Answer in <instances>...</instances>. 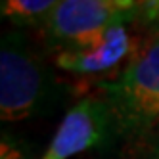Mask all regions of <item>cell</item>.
<instances>
[{"label":"cell","instance_id":"ba28073f","mask_svg":"<svg viewBox=\"0 0 159 159\" xmlns=\"http://www.w3.org/2000/svg\"><path fill=\"white\" fill-rule=\"evenodd\" d=\"M159 0H136V4H142V6H148V4H157Z\"/></svg>","mask_w":159,"mask_h":159},{"label":"cell","instance_id":"30bf717a","mask_svg":"<svg viewBox=\"0 0 159 159\" xmlns=\"http://www.w3.org/2000/svg\"><path fill=\"white\" fill-rule=\"evenodd\" d=\"M157 4H159V2H157Z\"/></svg>","mask_w":159,"mask_h":159},{"label":"cell","instance_id":"6da1fadb","mask_svg":"<svg viewBox=\"0 0 159 159\" xmlns=\"http://www.w3.org/2000/svg\"><path fill=\"white\" fill-rule=\"evenodd\" d=\"M104 102L125 130H140L159 119V39L102 84Z\"/></svg>","mask_w":159,"mask_h":159},{"label":"cell","instance_id":"277c9868","mask_svg":"<svg viewBox=\"0 0 159 159\" xmlns=\"http://www.w3.org/2000/svg\"><path fill=\"white\" fill-rule=\"evenodd\" d=\"M109 121L111 113L106 102L94 98L81 100L65 113L40 159H69L98 146L106 138Z\"/></svg>","mask_w":159,"mask_h":159},{"label":"cell","instance_id":"7a4b0ae2","mask_svg":"<svg viewBox=\"0 0 159 159\" xmlns=\"http://www.w3.org/2000/svg\"><path fill=\"white\" fill-rule=\"evenodd\" d=\"M48 96V75L23 39L4 37L0 50V117L23 121Z\"/></svg>","mask_w":159,"mask_h":159},{"label":"cell","instance_id":"5b68a950","mask_svg":"<svg viewBox=\"0 0 159 159\" xmlns=\"http://www.w3.org/2000/svg\"><path fill=\"white\" fill-rule=\"evenodd\" d=\"M132 39L129 37L127 29L121 25V21L113 23L106 35L98 40L94 46L79 52L65 50L58 56V65L67 71L75 73H104L119 65L127 56L134 52Z\"/></svg>","mask_w":159,"mask_h":159},{"label":"cell","instance_id":"52a82bcc","mask_svg":"<svg viewBox=\"0 0 159 159\" xmlns=\"http://www.w3.org/2000/svg\"><path fill=\"white\" fill-rule=\"evenodd\" d=\"M117 6H119V10H127V8H130L132 4H136V0H113Z\"/></svg>","mask_w":159,"mask_h":159},{"label":"cell","instance_id":"8992f818","mask_svg":"<svg viewBox=\"0 0 159 159\" xmlns=\"http://www.w3.org/2000/svg\"><path fill=\"white\" fill-rule=\"evenodd\" d=\"M61 0H4L2 16L21 25L46 23Z\"/></svg>","mask_w":159,"mask_h":159},{"label":"cell","instance_id":"3957f363","mask_svg":"<svg viewBox=\"0 0 159 159\" xmlns=\"http://www.w3.org/2000/svg\"><path fill=\"white\" fill-rule=\"evenodd\" d=\"M119 12L113 0H61L46 21V33L69 52L86 50L119 21Z\"/></svg>","mask_w":159,"mask_h":159},{"label":"cell","instance_id":"9c48e42d","mask_svg":"<svg viewBox=\"0 0 159 159\" xmlns=\"http://www.w3.org/2000/svg\"><path fill=\"white\" fill-rule=\"evenodd\" d=\"M155 159H159V150H157V153H155Z\"/></svg>","mask_w":159,"mask_h":159}]
</instances>
